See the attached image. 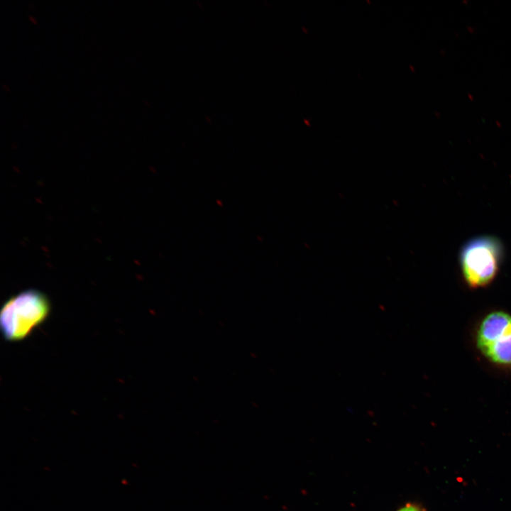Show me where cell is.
Returning a JSON list of instances; mask_svg holds the SVG:
<instances>
[{"mask_svg": "<svg viewBox=\"0 0 511 511\" xmlns=\"http://www.w3.org/2000/svg\"><path fill=\"white\" fill-rule=\"evenodd\" d=\"M396 511H424V509L419 505L414 502H408L404 506H402Z\"/></svg>", "mask_w": 511, "mask_h": 511, "instance_id": "4", "label": "cell"}, {"mask_svg": "<svg viewBox=\"0 0 511 511\" xmlns=\"http://www.w3.org/2000/svg\"><path fill=\"white\" fill-rule=\"evenodd\" d=\"M478 350L490 363L511 367V314L494 311L480 322L476 333Z\"/></svg>", "mask_w": 511, "mask_h": 511, "instance_id": "3", "label": "cell"}, {"mask_svg": "<svg viewBox=\"0 0 511 511\" xmlns=\"http://www.w3.org/2000/svg\"><path fill=\"white\" fill-rule=\"evenodd\" d=\"M503 248L498 238L482 236L468 241L460 253V265L466 283L471 288L487 286L496 277Z\"/></svg>", "mask_w": 511, "mask_h": 511, "instance_id": "2", "label": "cell"}, {"mask_svg": "<svg viewBox=\"0 0 511 511\" xmlns=\"http://www.w3.org/2000/svg\"><path fill=\"white\" fill-rule=\"evenodd\" d=\"M50 312L48 298L39 290H26L8 299L0 313V327L9 341H19L43 323Z\"/></svg>", "mask_w": 511, "mask_h": 511, "instance_id": "1", "label": "cell"}]
</instances>
